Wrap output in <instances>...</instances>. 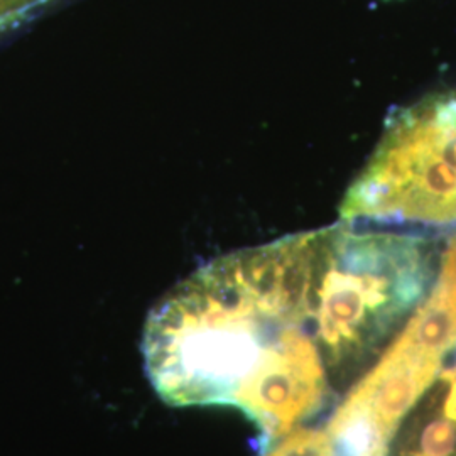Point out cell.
Segmentation results:
<instances>
[{
	"label": "cell",
	"mask_w": 456,
	"mask_h": 456,
	"mask_svg": "<svg viewBox=\"0 0 456 456\" xmlns=\"http://www.w3.org/2000/svg\"><path fill=\"white\" fill-rule=\"evenodd\" d=\"M423 296L408 248L343 222L239 250L184 279L147 318L144 362L173 406L242 409L262 446L322 423Z\"/></svg>",
	"instance_id": "obj_1"
},
{
	"label": "cell",
	"mask_w": 456,
	"mask_h": 456,
	"mask_svg": "<svg viewBox=\"0 0 456 456\" xmlns=\"http://www.w3.org/2000/svg\"><path fill=\"white\" fill-rule=\"evenodd\" d=\"M340 215L354 224L456 227V92L431 94L389 117Z\"/></svg>",
	"instance_id": "obj_2"
},
{
	"label": "cell",
	"mask_w": 456,
	"mask_h": 456,
	"mask_svg": "<svg viewBox=\"0 0 456 456\" xmlns=\"http://www.w3.org/2000/svg\"><path fill=\"white\" fill-rule=\"evenodd\" d=\"M331 456H456V350L429 370L382 359L323 421Z\"/></svg>",
	"instance_id": "obj_3"
},
{
	"label": "cell",
	"mask_w": 456,
	"mask_h": 456,
	"mask_svg": "<svg viewBox=\"0 0 456 456\" xmlns=\"http://www.w3.org/2000/svg\"><path fill=\"white\" fill-rule=\"evenodd\" d=\"M51 0H0V33L19 24Z\"/></svg>",
	"instance_id": "obj_4"
}]
</instances>
